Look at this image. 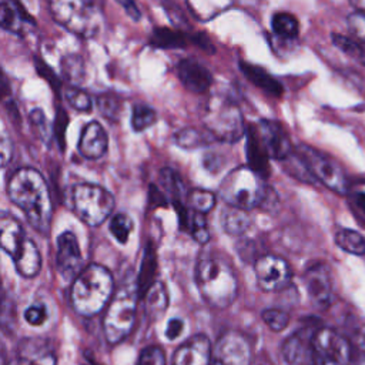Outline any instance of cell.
<instances>
[{
    "mask_svg": "<svg viewBox=\"0 0 365 365\" xmlns=\"http://www.w3.org/2000/svg\"><path fill=\"white\" fill-rule=\"evenodd\" d=\"M53 19L70 33L90 38L103 24V16L94 0H48Z\"/></svg>",
    "mask_w": 365,
    "mask_h": 365,
    "instance_id": "5",
    "label": "cell"
},
{
    "mask_svg": "<svg viewBox=\"0 0 365 365\" xmlns=\"http://www.w3.org/2000/svg\"><path fill=\"white\" fill-rule=\"evenodd\" d=\"M232 0H187L190 10L200 20H210L217 14L225 11Z\"/></svg>",
    "mask_w": 365,
    "mask_h": 365,
    "instance_id": "32",
    "label": "cell"
},
{
    "mask_svg": "<svg viewBox=\"0 0 365 365\" xmlns=\"http://www.w3.org/2000/svg\"><path fill=\"white\" fill-rule=\"evenodd\" d=\"M257 282L262 291H281L291 281V268L277 255H262L254 264Z\"/></svg>",
    "mask_w": 365,
    "mask_h": 365,
    "instance_id": "11",
    "label": "cell"
},
{
    "mask_svg": "<svg viewBox=\"0 0 365 365\" xmlns=\"http://www.w3.org/2000/svg\"><path fill=\"white\" fill-rule=\"evenodd\" d=\"M295 154L301 158L311 177L319 180L324 185L338 194L348 192L349 184L346 174L335 160L305 144H301L295 150Z\"/></svg>",
    "mask_w": 365,
    "mask_h": 365,
    "instance_id": "10",
    "label": "cell"
},
{
    "mask_svg": "<svg viewBox=\"0 0 365 365\" xmlns=\"http://www.w3.org/2000/svg\"><path fill=\"white\" fill-rule=\"evenodd\" d=\"M56 268L63 279H73L80 274L81 251L71 231L61 232L56 240Z\"/></svg>",
    "mask_w": 365,
    "mask_h": 365,
    "instance_id": "14",
    "label": "cell"
},
{
    "mask_svg": "<svg viewBox=\"0 0 365 365\" xmlns=\"http://www.w3.org/2000/svg\"><path fill=\"white\" fill-rule=\"evenodd\" d=\"M188 202L194 211L208 212L215 205V195L211 191L194 188L188 194Z\"/></svg>",
    "mask_w": 365,
    "mask_h": 365,
    "instance_id": "38",
    "label": "cell"
},
{
    "mask_svg": "<svg viewBox=\"0 0 365 365\" xmlns=\"http://www.w3.org/2000/svg\"><path fill=\"white\" fill-rule=\"evenodd\" d=\"M9 198L24 211L29 224L40 234H47L51 224V200L43 175L31 168L23 167L14 171L7 185Z\"/></svg>",
    "mask_w": 365,
    "mask_h": 365,
    "instance_id": "1",
    "label": "cell"
},
{
    "mask_svg": "<svg viewBox=\"0 0 365 365\" xmlns=\"http://www.w3.org/2000/svg\"><path fill=\"white\" fill-rule=\"evenodd\" d=\"M47 307L44 304H33L24 311V319L33 325L40 327L47 321Z\"/></svg>",
    "mask_w": 365,
    "mask_h": 365,
    "instance_id": "43",
    "label": "cell"
},
{
    "mask_svg": "<svg viewBox=\"0 0 365 365\" xmlns=\"http://www.w3.org/2000/svg\"><path fill=\"white\" fill-rule=\"evenodd\" d=\"M262 321L272 329V331H282L284 328H287L288 322H289V315L279 308H268L264 309L262 314Z\"/></svg>",
    "mask_w": 365,
    "mask_h": 365,
    "instance_id": "40",
    "label": "cell"
},
{
    "mask_svg": "<svg viewBox=\"0 0 365 365\" xmlns=\"http://www.w3.org/2000/svg\"><path fill=\"white\" fill-rule=\"evenodd\" d=\"M137 309V292L121 287L111 299L103 319L104 335L108 344L121 342L133 329Z\"/></svg>",
    "mask_w": 365,
    "mask_h": 365,
    "instance_id": "7",
    "label": "cell"
},
{
    "mask_svg": "<svg viewBox=\"0 0 365 365\" xmlns=\"http://www.w3.org/2000/svg\"><path fill=\"white\" fill-rule=\"evenodd\" d=\"M10 154H11V144L7 138V134L3 131V135H1V164H3V167L7 164Z\"/></svg>",
    "mask_w": 365,
    "mask_h": 365,
    "instance_id": "53",
    "label": "cell"
},
{
    "mask_svg": "<svg viewBox=\"0 0 365 365\" xmlns=\"http://www.w3.org/2000/svg\"><path fill=\"white\" fill-rule=\"evenodd\" d=\"M0 242L1 248L13 257L19 248L21 247L23 241L26 240L24 231L17 220L11 217H3L0 221Z\"/></svg>",
    "mask_w": 365,
    "mask_h": 365,
    "instance_id": "25",
    "label": "cell"
},
{
    "mask_svg": "<svg viewBox=\"0 0 365 365\" xmlns=\"http://www.w3.org/2000/svg\"><path fill=\"white\" fill-rule=\"evenodd\" d=\"M271 27L274 33L284 40H294L299 33V23L297 17L287 11H278L271 19Z\"/></svg>",
    "mask_w": 365,
    "mask_h": 365,
    "instance_id": "31",
    "label": "cell"
},
{
    "mask_svg": "<svg viewBox=\"0 0 365 365\" xmlns=\"http://www.w3.org/2000/svg\"><path fill=\"white\" fill-rule=\"evenodd\" d=\"M177 76L181 84L191 93L202 94L212 84L210 70L194 58H184L177 64Z\"/></svg>",
    "mask_w": 365,
    "mask_h": 365,
    "instance_id": "18",
    "label": "cell"
},
{
    "mask_svg": "<svg viewBox=\"0 0 365 365\" xmlns=\"http://www.w3.org/2000/svg\"><path fill=\"white\" fill-rule=\"evenodd\" d=\"M135 365H165V354L160 346H147L140 352Z\"/></svg>",
    "mask_w": 365,
    "mask_h": 365,
    "instance_id": "42",
    "label": "cell"
},
{
    "mask_svg": "<svg viewBox=\"0 0 365 365\" xmlns=\"http://www.w3.org/2000/svg\"><path fill=\"white\" fill-rule=\"evenodd\" d=\"M144 309L150 321H157L163 317L168 307V292L163 282L154 281L144 294Z\"/></svg>",
    "mask_w": 365,
    "mask_h": 365,
    "instance_id": "24",
    "label": "cell"
},
{
    "mask_svg": "<svg viewBox=\"0 0 365 365\" xmlns=\"http://www.w3.org/2000/svg\"><path fill=\"white\" fill-rule=\"evenodd\" d=\"M242 74L258 88H261L262 91H265L267 94L272 96V97H279L284 93L282 84L274 78L265 68L247 63V61H240L238 63Z\"/></svg>",
    "mask_w": 365,
    "mask_h": 365,
    "instance_id": "23",
    "label": "cell"
},
{
    "mask_svg": "<svg viewBox=\"0 0 365 365\" xmlns=\"http://www.w3.org/2000/svg\"><path fill=\"white\" fill-rule=\"evenodd\" d=\"M56 354L44 338H24L17 346V365H56Z\"/></svg>",
    "mask_w": 365,
    "mask_h": 365,
    "instance_id": "17",
    "label": "cell"
},
{
    "mask_svg": "<svg viewBox=\"0 0 365 365\" xmlns=\"http://www.w3.org/2000/svg\"><path fill=\"white\" fill-rule=\"evenodd\" d=\"M335 242L345 252L354 255L365 254V238L355 230L339 228L335 232Z\"/></svg>",
    "mask_w": 365,
    "mask_h": 365,
    "instance_id": "33",
    "label": "cell"
},
{
    "mask_svg": "<svg viewBox=\"0 0 365 365\" xmlns=\"http://www.w3.org/2000/svg\"><path fill=\"white\" fill-rule=\"evenodd\" d=\"M334 46L352 58L355 63L365 67V41L354 37V36H342V34H332L331 36Z\"/></svg>",
    "mask_w": 365,
    "mask_h": 365,
    "instance_id": "29",
    "label": "cell"
},
{
    "mask_svg": "<svg viewBox=\"0 0 365 365\" xmlns=\"http://www.w3.org/2000/svg\"><path fill=\"white\" fill-rule=\"evenodd\" d=\"M73 204L77 215L91 227L104 222L114 210V195L97 184H78L73 190Z\"/></svg>",
    "mask_w": 365,
    "mask_h": 365,
    "instance_id": "8",
    "label": "cell"
},
{
    "mask_svg": "<svg viewBox=\"0 0 365 365\" xmlns=\"http://www.w3.org/2000/svg\"><path fill=\"white\" fill-rule=\"evenodd\" d=\"M67 123H68V118L66 115V111L61 107H58V113L56 117V135H57L61 147L64 145V131H66Z\"/></svg>",
    "mask_w": 365,
    "mask_h": 365,
    "instance_id": "49",
    "label": "cell"
},
{
    "mask_svg": "<svg viewBox=\"0 0 365 365\" xmlns=\"http://www.w3.org/2000/svg\"><path fill=\"white\" fill-rule=\"evenodd\" d=\"M351 344H352V348H354V352H355L356 359H358L362 365H365V324L361 325V327L355 331Z\"/></svg>",
    "mask_w": 365,
    "mask_h": 365,
    "instance_id": "46",
    "label": "cell"
},
{
    "mask_svg": "<svg viewBox=\"0 0 365 365\" xmlns=\"http://www.w3.org/2000/svg\"><path fill=\"white\" fill-rule=\"evenodd\" d=\"M211 358L212 348L208 336L198 334L178 346L173 356V365H210Z\"/></svg>",
    "mask_w": 365,
    "mask_h": 365,
    "instance_id": "16",
    "label": "cell"
},
{
    "mask_svg": "<svg viewBox=\"0 0 365 365\" xmlns=\"http://www.w3.org/2000/svg\"><path fill=\"white\" fill-rule=\"evenodd\" d=\"M154 272H155V254H154V250L151 248V245L147 244L144 258L141 262L140 275H138V284H137V291L140 292V295L144 297V294L147 292L150 285L154 282L153 281Z\"/></svg>",
    "mask_w": 365,
    "mask_h": 365,
    "instance_id": "34",
    "label": "cell"
},
{
    "mask_svg": "<svg viewBox=\"0 0 365 365\" xmlns=\"http://www.w3.org/2000/svg\"><path fill=\"white\" fill-rule=\"evenodd\" d=\"M195 282L204 301L215 308L230 307L238 294L232 267L218 255H202L195 268Z\"/></svg>",
    "mask_w": 365,
    "mask_h": 365,
    "instance_id": "2",
    "label": "cell"
},
{
    "mask_svg": "<svg viewBox=\"0 0 365 365\" xmlns=\"http://www.w3.org/2000/svg\"><path fill=\"white\" fill-rule=\"evenodd\" d=\"M108 138L103 125L97 121L87 123L80 134L78 151L84 158L97 160L107 151Z\"/></svg>",
    "mask_w": 365,
    "mask_h": 365,
    "instance_id": "19",
    "label": "cell"
},
{
    "mask_svg": "<svg viewBox=\"0 0 365 365\" xmlns=\"http://www.w3.org/2000/svg\"><path fill=\"white\" fill-rule=\"evenodd\" d=\"M185 225L190 228V232L192 235V238L200 242V244H205L210 240V231L207 227V221L204 218L202 212L194 211V214H190L187 218Z\"/></svg>",
    "mask_w": 365,
    "mask_h": 365,
    "instance_id": "37",
    "label": "cell"
},
{
    "mask_svg": "<svg viewBox=\"0 0 365 365\" xmlns=\"http://www.w3.org/2000/svg\"><path fill=\"white\" fill-rule=\"evenodd\" d=\"M214 365H250L251 348L247 338L235 331L224 334L212 352Z\"/></svg>",
    "mask_w": 365,
    "mask_h": 365,
    "instance_id": "12",
    "label": "cell"
},
{
    "mask_svg": "<svg viewBox=\"0 0 365 365\" xmlns=\"http://www.w3.org/2000/svg\"><path fill=\"white\" fill-rule=\"evenodd\" d=\"M304 282L312 304L319 309H325L331 302L332 294V282L328 267L321 262L311 265L305 271Z\"/></svg>",
    "mask_w": 365,
    "mask_h": 365,
    "instance_id": "15",
    "label": "cell"
},
{
    "mask_svg": "<svg viewBox=\"0 0 365 365\" xmlns=\"http://www.w3.org/2000/svg\"><path fill=\"white\" fill-rule=\"evenodd\" d=\"M97 106L106 117L114 118L120 110V100L117 98L115 94H104L98 97Z\"/></svg>",
    "mask_w": 365,
    "mask_h": 365,
    "instance_id": "45",
    "label": "cell"
},
{
    "mask_svg": "<svg viewBox=\"0 0 365 365\" xmlns=\"http://www.w3.org/2000/svg\"><path fill=\"white\" fill-rule=\"evenodd\" d=\"M267 185L261 174L251 167H237L230 171L218 187V195L231 207L251 210L261 207Z\"/></svg>",
    "mask_w": 365,
    "mask_h": 365,
    "instance_id": "4",
    "label": "cell"
},
{
    "mask_svg": "<svg viewBox=\"0 0 365 365\" xmlns=\"http://www.w3.org/2000/svg\"><path fill=\"white\" fill-rule=\"evenodd\" d=\"M356 202H358V205L361 207V210L365 212V192L358 194V197H356Z\"/></svg>",
    "mask_w": 365,
    "mask_h": 365,
    "instance_id": "55",
    "label": "cell"
},
{
    "mask_svg": "<svg viewBox=\"0 0 365 365\" xmlns=\"http://www.w3.org/2000/svg\"><path fill=\"white\" fill-rule=\"evenodd\" d=\"M257 135L268 154L274 160H287L292 154V144L285 128L275 120H259L255 125Z\"/></svg>",
    "mask_w": 365,
    "mask_h": 365,
    "instance_id": "13",
    "label": "cell"
},
{
    "mask_svg": "<svg viewBox=\"0 0 365 365\" xmlns=\"http://www.w3.org/2000/svg\"><path fill=\"white\" fill-rule=\"evenodd\" d=\"M64 97L68 101V104L77 111L87 113L91 110L93 103H91L90 96L77 87H68L64 93Z\"/></svg>",
    "mask_w": 365,
    "mask_h": 365,
    "instance_id": "39",
    "label": "cell"
},
{
    "mask_svg": "<svg viewBox=\"0 0 365 365\" xmlns=\"http://www.w3.org/2000/svg\"><path fill=\"white\" fill-rule=\"evenodd\" d=\"M247 157L250 161V167L254 168L257 173H259L261 175L268 171V154L265 153L257 131H255V125H252L248 130V137H247Z\"/></svg>",
    "mask_w": 365,
    "mask_h": 365,
    "instance_id": "28",
    "label": "cell"
},
{
    "mask_svg": "<svg viewBox=\"0 0 365 365\" xmlns=\"http://www.w3.org/2000/svg\"><path fill=\"white\" fill-rule=\"evenodd\" d=\"M202 123L215 140L224 143L238 141L245 131L238 104L225 96H212L208 100L202 114Z\"/></svg>",
    "mask_w": 365,
    "mask_h": 365,
    "instance_id": "6",
    "label": "cell"
},
{
    "mask_svg": "<svg viewBox=\"0 0 365 365\" xmlns=\"http://www.w3.org/2000/svg\"><path fill=\"white\" fill-rule=\"evenodd\" d=\"M36 67H37L38 74H40L43 78H46V80L48 81V84L51 86V88H53L56 93H58L60 88H61V81L58 80L57 74H56L46 63H43V61L38 60V58H36Z\"/></svg>",
    "mask_w": 365,
    "mask_h": 365,
    "instance_id": "47",
    "label": "cell"
},
{
    "mask_svg": "<svg viewBox=\"0 0 365 365\" xmlns=\"http://www.w3.org/2000/svg\"><path fill=\"white\" fill-rule=\"evenodd\" d=\"M17 272L24 278H33L41 268V255L37 245L26 238L19 251L11 257Z\"/></svg>",
    "mask_w": 365,
    "mask_h": 365,
    "instance_id": "22",
    "label": "cell"
},
{
    "mask_svg": "<svg viewBox=\"0 0 365 365\" xmlns=\"http://www.w3.org/2000/svg\"><path fill=\"white\" fill-rule=\"evenodd\" d=\"M349 3L352 4V7H354L356 11L365 13V0H349Z\"/></svg>",
    "mask_w": 365,
    "mask_h": 365,
    "instance_id": "54",
    "label": "cell"
},
{
    "mask_svg": "<svg viewBox=\"0 0 365 365\" xmlns=\"http://www.w3.org/2000/svg\"><path fill=\"white\" fill-rule=\"evenodd\" d=\"M312 365H362L352 344L331 328H317L312 336Z\"/></svg>",
    "mask_w": 365,
    "mask_h": 365,
    "instance_id": "9",
    "label": "cell"
},
{
    "mask_svg": "<svg viewBox=\"0 0 365 365\" xmlns=\"http://www.w3.org/2000/svg\"><path fill=\"white\" fill-rule=\"evenodd\" d=\"M191 40H192V43H195L198 47H201V48L205 50L207 53H214V51H215V48H214L211 40L208 38V36H207L205 33H198V34H195Z\"/></svg>",
    "mask_w": 365,
    "mask_h": 365,
    "instance_id": "52",
    "label": "cell"
},
{
    "mask_svg": "<svg viewBox=\"0 0 365 365\" xmlns=\"http://www.w3.org/2000/svg\"><path fill=\"white\" fill-rule=\"evenodd\" d=\"M30 120H31L33 127H36V130H37L38 134L41 135V138L46 140V138H47V123H46V118H44L43 113H41L40 110L31 111Z\"/></svg>",
    "mask_w": 365,
    "mask_h": 365,
    "instance_id": "48",
    "label": "cell"
},
{
    "mask_svg": "<svg viewBox=\"0 0 365 365\" xmlns=\"http://www.w3.org/2000/svg\"><path fill=\"white\" fill-rule=\"evenodd\" d=\"M222 230L230 235H241L251 225V217L247 210L238 207H228L221 214Z\"/></svg>",
    "mask_w": 365,
    "mask_h": 365,
    "instance_id": "26",
    "label": "cell"
},
{
    "mask_svg": "<svg viewBox=\"0 0 365 365\" xmlns=\"http://www.w3.org/2000/svg\"><path fill=\"white\" fill-rule=\"evenodd\" d=\"M188 41L185 33L168 27H157L150 36V44L157 48H182Z\"/></svg>",
    "mask_w": 365,
    "mask_h": 365,
    "instance_id": "27",
    "label": "cell"
},
{
    "mask_svg": "<svg viewBox=\"0 0 365 365\" xmlns=\"http://www.w3.org/2000/svg\"><path fill=\"white\" fill-rule=\"evenodd\" d=\"M63 73L73 81H81L84 77V64L78 56H66L63 58Z\"/></svg>",
    "mask_w": 365,
    "mask_h": 365,
    "instance_id": "41",
    "label": "cell"
},
{
    "mask_svg": "<svg viewBox=\"0 0 365 365\" xmlns=\"http://www.w3.org/2000/svg\"><path fill=\"white\" fill-rule=\"evenodd\" d=\"M113 295V277L110 271L98 264H90L74 278L71 287V302L74 309L91 317L98 314Z\"/></svg>",
    "mask_w": 365,
    "mask_h": 365,
    "instance_id": "3",
    "label": "cell"
},
{
    "mask_svg": "<svg viewBox=\"0 0 365 365\" xmlns=\"http://www.w3.org/2000/svg\"><path fill=\"white\" fill-rule=\"evenodd\" d=\"M157 121V113L147 104H135L131 114V127L134 131H144Z\"/></svg>",
    "mask_w": 365,
    "mask_h": 365,
    "instance_id": "35",
    "label": "cell"
},
{
    "mask_svg": "<svg viewBox=\"0 0 365 365\" xmlns=\"http://www.w3.org/2000/svg\"><path fill=\"white\" fill-rule=\"evenodd\" d=\"M346 26L351 34L362 41H365V13L354 11L346 19Z\"/></svg>",
    "mask_w": 365,
    "mask_h": 365,
    "instance_id": "44",
    "label": "cell"
},
{
    "mask_svg": "<svg viewBox=\"0 0 365 365\" xmlns=\"http://www.w3.org/2000/svg\"><path fill=\"white\" fill-rule=\"evenodd\" d=\"M315 331L301 328L284 342L282 355L289 365H301L307 359L312 361V336Z\"/></svg>",
    "mask_w": 365,
    "mask_h": 365,
    "instance_id": "20",
    "label": "cell"
},
{
    "mask_svg": "<svg viewBox=\"0 0 365 365\" xmlns=\"http://www.w3.org/2000/svg\"><path fill=\"white\" fill-rule=\"evenodd\" d=\"M212 140H215L212 137V134L205 130H198L194 127H187L180 130L178 133H175L174 135V143L185 150H192V148H198V147H204L208 145Z\"/></svg>",
    "mask_w": 365,
    "mask_h": 365,
    "instance_id": "30",
    "label": "cell"
},
{
    "mask_svg": "<svg viewBox=\"0 0 365 365\" xmlns=\"http://www.w3.org/2000/svg\"><path fill=\"white\" fill-rule=\"evenodd\" d=\"M110 232L120 242L127 244L130 238V232L133 230V220L127 214H115L110 221Z\"/></svg>",
    "mask_w": 365,
    "mask_h": 365,
    "instance_id": "36",
    "label": "cell"
},
{
    "mask_svg": "<svg viewBox=\"0 0 365 365\" xmlns=\"http://www.w3.org/2000/svg\"><path fill=\"white\" fill-rule=\"evenodd\" d=\"M184 329V322L180 318H173L168 321L167 328H165V336L168 339H175L177 336H180V334Z\"/></svg>",
    "mask_w": 365,
    "mask_h": 365,
    "instance_id": "50",
    "label": "cell"
},
{
    "mask_svg": "<svg viewBox=\"0 0 365 365\" xmlns=\"http://www.w3.org/2000/svg\"><path fill=\"white\" fill-rule=\"evenodd\" d=\"M0 23L3 30L23 36L36 21L19 0H6L1 4Z\"/></svg>",
    "mask_w": 365,
    "mask_h": 365,
    "instance_id": "21",
    "label": "cell"
},
{
    "mask_svg": "<svg viewBox=\"0 0 365 365\" xmlns=\"http://www.w3.org/2000/svg\"><path fill=\"white\" fill-rule=\"evenodd\" d=\"M117 3L123 7V10L127 13V16L131 20H134V21L140 20L141 13H140V9H138V6L135 4L134 0H117Z\"/></svg>",
    "mask_w": 365,
    "mask_h": 365,
    "instance_id": "51",
    "label": "cell"
}]
</instances>
